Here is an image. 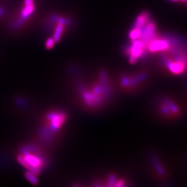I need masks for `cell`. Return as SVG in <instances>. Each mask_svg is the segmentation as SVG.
Here are the masks:
<instances>
[{"instance_id":"9c48e42d","label":"cell","mask_w":187,"mask_h":187,"mask_svg":"<svg viewBox=\"0 0 187 187\" xmlns=\"http://www.w3.org/2000/svg\"><path fill=\"white\" fill-rule=\"evenodd\" d=\"M55 41H54L53 38H52V37H50L48 40H47L46 42V45L45 47L47 49H52L53 46H54V44H55Z\"/></svg>"},{"instance_id":"8fae6325","label":"cell","mask_w":187,"mask_h":187,"mask_svg":"<svg viewBox=\"0 0 187 187\" xmlns=\"http://www.w3.org/2000/svg\"><path fill=\"white\" fill-rule=\"evenodd\" d=\"M124 185V182L122 181V180H119V181H117L116 185H115V186H122Z\"/></svg>"},{"instance_id":"6da1fadb","label":"cell","mask_w":187,"mask_h":187,"mask_svg":"<svg viewBox=\"0 0 187 187\" xmlns=\"http://www.w3.org/2000/svg\"><path fill=\"white\" fill-rule=\"evenodd\" d=\"M170 45H171L168 40L156 37L148 44L147 47L150 52L154 53L168 50L170 48Z\"/></svg>"},{"instance_id":"5b68a950","label":"cell","mask_w":187,"mask_h":187,"mask_svg":"<svg viewBox=\"0 0 187 187\" xmlns=\"http://www.w3.org/2000/svg\"><path fill=\"white\" fill-rule=\"evenodd\" d=\"M34 9H35L34 4L25 5V7L22 10L21 14H20V18L25 21L30 15H32V13L34 11Z\"/></svg>"},{"instance_id":"8992f818","label":"cell","mask_w":187,"mask_h":187,"mask_svg":"<svg viewBox=\"0 0 187 187\" xmlns=\"http://www.w3.org/2000/svg\"><path fill=\"white\" fill-rule=\"evenodd\" d=\"M64 26H65L63 25V24L58 23V25L56 26L55 30H54L53 37V38L55 42L60 41V40L61 39V37H62V36H63Z\"/></svg>"},{"instance_id":"4fadbf2b","label":"cell","mask_w":187,"mask_h":187,"mask_svg":"<svg viewBox=\"0 0 187 187\" xmlns=\"http://www.w3.org/2000/svg\"><path fill=\"white\" fill-rule=\"evenodd\" d=\"M173 2H187V0H172Z\"/></svg>"},{"instance_id":"3957f363","label":"cell","mask_w":187,"mask_h":187,"mask_svg":"<svg viewBox=\"0 0 187 187\" xmlns=\"http://www.w3.org/2000/svg\"><path fill=\"white\" fill-rule=\"evenodd\" d=\"M49 120L51 121V125L53 130H57L65 121L66 117L63 113H51L48 115Z\"/></svg>"},{"instance_id":"7c38bea8","label":"cell","mask_w":187,"mask_h":187,"mask_svg":"<svg viewBox=\"0 0 187 187\" xmlns=\"http://www.w3.org/2000/svg\"><path fill=\"white\" fill-rule=\"evenodd\" d=\"M4 13H5L4 9L3 8H1V7H0V16H2L4 14Z\"/></svg>"},{"instance_id":"52a82bcc","label":"cell","mask_w":187,"mask_h":187,"mask_svg":"<svg viewBox=\"0 0 187 187\" xmlns=\"http://www.w3.org/2000/svg\"><path fill=\"white\" fill-rule=\"evenodd\" d=\"M141 36V30L137 28H133L129 33V37L132 40H138Z\"/></svg>"},{"instance_id":"ba28073f","label":"cell","mask_w":187,"mask_h":187,"mask_svg":"<svg viewBox=\"0 0 187 187\" xmlns=\"http://www.w3.org/2000/svg\"><path fill=\"white\" fill-rule=\"evenodd\" d=\"M25 176H26V179H28L30 183L33 184H37V183H38V180H37L35 174H34L33 173L30 172V171L26 172L25 173Z\"/></svg>"},{"instance_id":"7a4b0ae2","label":"cell","mask_w":187,"mask_h":187,"mask_svg":"<svg viewBox=\"0 0 187 187\" xmlns=\"http://www.w3.org/2000/svg\"><path fill=\"white\" fill-rule=\"evenodd\" d=\"M184 60V58L179 56L178 58H176L174 60L168 61L167 63L168 69L176 74H181L186 69V63Z\"/></svg>"},{"instance_id":"277c9868","label":"cell","mask_w":187,"mask_h":187,"mask_svg":"<svg viewBox=\"0 0 187 187\" xmlns=\"http://www.w3.org/2000/svg\"><path fill=\"white\" fill-rule=\"evenodd\" d=\"M151 15L147 11H144L140 13L135 19V22L133 28H137L141 29L144 26L146 23H148L151 20Z\"/></svg>"},{"instance_id":"30bf717a","label":"cell","mask_w":187,"mask_h":187,"mask_svg":"<svg viewBox=\"0 0 187 187\" xmlns=\"http://www.w3.org/2000/svg\"><path fill=\"white\" fill-rule=\"evenodd\" d=\"M24 3H25V5L34 4V0H25Z\"/></svg>"}]
</instances>
